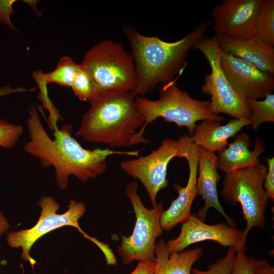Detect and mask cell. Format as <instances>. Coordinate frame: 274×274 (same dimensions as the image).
<instances>
[{
	"mask_svg": "<svg viewBox=\"0 0 274 274\" xmlns=\"http://www.w3.org/2000/svg\"><path fill=\"white\" fill-rule=\"evenodd\" d=\"M27 128L29 140L24 144V150L38 158L42 167L54 168L56 182L62 190L67 187L71 175L85 182L104 173L109 156L123 154L138 156L142 150L120 151L108 148L85 149L72 136V124L54 129V137L52 139L44 128L33 106L28 111Z\"/></svg>",
	"mask_w": 274,
	"mask_h": 274,
	"instance_id": "1",
	"label": "cell"
},
{
	"mask_svg": "<svg viewBox=\"0 0 274 274\" xmlns=\"http://www.w3.org/2000/svg\"><path fill=\"white\" fill-rule=\"evenodd\" d=\"M212 20H207L181 39L167 42L156 37L141 35L134 28L124 26L123 31L131 49L136 74L132 93L144 97L157 85L166 83L182 74L190 50L205 36Z\"/></svg>",
	"mask_w": 274,
	"mask_h": 274,
	"instance_id": "2",
	"label": "cell"
},
{
	"mask_svg": "<svg viewBox=\"0 0 274 274\" xmlns=\"http://www.w3.org/2000/svg\"><path fill=\"white\" fill-rule=\"evenodd\" d=\"M76 135L84 140L110 148H129L148 144L144 136L145 120L129 91L98 92L90 101Z\"/></svg>",
	"mask_w": 274,
	"mask_h": 274,
	"instance_id": "3",
	"label": "cell"
},
{
	"mask_svg": "<svg viewBox=\"0 0 274 274\" xmlns=\"http://www.w3.org/2000/svg\"><path fill=\"white\" fill-rule=\"evenodd\" d=\"M180 75L164 84L157 99L135 96L136 106L145 120L144 130L148 124L162 118L179 127H186L188 136H190L198 121L221 122L225 120L223 117L210 112V100L194 99L179 88L177 81Z\"/></svg>",
	"mask_w": 274,
	"mask_h": 274,
	"instance_id": "4",
	"label": "cell"
},
{
	"mask_svg": "<svg viewBox=\"0 0 274 274\" xmlns=\"http://www.w3.org/2000/svg\"><path fill=\"white\" fill-rule=\"evenodd\" d=\"M267 170V165L259 161L252 167L225 174L224 177L221 196L232 206L241 204L246 222L239 250H246L248 235L252 228L265 226L268 198L263 183Z\"/></svg>",
	"mask_w": 274,
	"mask_h": 274,
	"instance_id": "5",
	"label": "cell"
},
{
	"mask_svg": "<svg viewBox=\"0 0 274 274\" xmlns=\"http://www.w3.org/2000/svg\"><path fill=\"white\" fill-rule=\"evenodd\" d=\"M93 80L97 91H133L135 69L131 54L112 40H103L91 47L80 63Z\"/></svg>",
	"mask_w": 274,
	"mask_h": 274,
	"instance_id": "6",
	"label": "cell"
},
{
	"mask_svg": "<svg viewBox=\"0 0 274 274\" xmlns=\"http://www.w3.org/2000/svg\"><path fill=\"white\" fill-rule=\"evenodd\" d=\"M138 183L133 181L127 184L125 190L136 221L132 234L128 237L121 235L122 241L117 247V252L125 264L134 261L155 262L156 239L163 231L160 224L163 203H157L151 209H147L138 194Z\"/></svg>",
	"mask_w": 274,
	"mask_h": 274,
	"instance_id": "7",
	"label": "cell"
},
{
	"mask_svg": "<svg viewBox=\"0 0 274 274\" xmlns=\"http://www.w3.org/2000/svg\"><path fill=\"white\" fill-rule=\"evenodd\" d=\"M194 47L204 56L210 66L211 72L204 76L201 87L202 92L211 96L210 112L217 115L225 114L236 119H250L251 110L246 99L234 91L223 73L220 63L222 50L216 35L204 37Z\"/></svg>",
	"mask_w": 274,
	"mask_h": 274,
	"instance_id": "8",
	"label": "cell"
},
{
	"mask_svg": "<svg viewBox=\"0 0 274 274\" xmlns=\"http://www.w3.org/2000/svg\"><path fill=\"white\" fill-rule=\"evenodd\" d=\"M38 203L41 208V213L36 225L29 229L10 232L7 236L8 245L13 248H21L22 259L28 261L32 268L36 261L30 255V249L37 240L47 233L65 226H70L77 228L86 239L89 236L81 228L78 222L86 211L83 202L71 200L68 210L61 214L56 213L60 207L52 197L43 196Z\"/></svg>",
	"mask_w": 274,
	"mask_h": 274,
	"instance_id": "9",
	"label": "cell"
},
{
	"mask_svg": "<svg viewBox=\"0 0 274 274\" xmlns=\"http://www.w3.org/2000/svg\"><path fill=\"white\" fill-rule=\"evenodd\" d=\"M183 152L181 136L178 140L165 139L157 149L148 155L123 160L120 167L126 174L142 182L153 207L157 203L158 192L167 186L166 176L169 163L175 157H182Z\"/></svg>",
	"mask_w": 274,
	"mask_h": 274,
	"instance_id": "10",
	"label": "cell"
},
{
	"mask_svg": "<svg viewBox=\"0 0 274 274\" xmlns=\"http://www.w3.org/2000/svg\"><path fill=\"white\" fill-rule=\"evenodd\" d=\"M264 0H223L212 12L216 34L237 38L255 35Z\"/></svg>",
	"mask_w": 274,
	"mask_h": 274,
	"instance_id": "11",
	"label": "cell"
},
{
	"mask_svg": "<svg viewBox=\"0 0 274 274\" xmlns=\"http://www.w3.org/2000/svg\"><path fill=\"white\" fill-rule=\"evenodd\" d=\"M220 63L234 91L245 99H263L274 90V75L222 51Z\"/></svg>",
	"mask_w": 274,
	"mask_h": 274,
	"instance_id": "12",
	"label": "cell"
},
{
	"mask_svg": "<svg viewBox=\"0 0 274 274\" xmlns=\"http://www.w3.org/2000/svg\"><path fill=\"white\" fill-rule=\"evenodd\" d=\"M243 230L231 227L225 222L209 225L195 214L182 224L178 236L166 243L170 253H179L189 246L204 241H213L223 247L240 248Z\"/></svg>",
	"mask_w": 274,
	"mask_h": 274,
	"instance_id": "13",
	"label": "cell"
},
{
	"mask_svg": "<svg viewBox=\"0 0 274 274\" xmlns=\"http://www.w3.org/2000/svg\"><path fill=\"white\" fill-rule=\"evenodd\" d=\"M182 157L187 160L189 170L186 185L174 184V189L178 193V197L172 201L168 208L163 211L160 217L163 230L170 231L178 223L186 221L192 215L191 210L193 201L196 196V180L198 170V157L196 146L187 135H184V150Z\"/></svg>",
	"mask_w": 274,
	"mask_h": 274,
	"instance_id": "14",
	"label": "cell"
},
{
	"mask_svg": "<svg viewBox=\"0 0 274 274\" xmlns=\"http://www.w3.org/2000/svg\"><path fill=\"white\" fill-rule=\"evenodd\" d=\"M196 150L198 173L196 196L200 195L204 200V205L199 210L197 216L204 221L208 209L213 208L224 217L228 225L235 227L236 223L227 215L219 200L217 183L221 177L217 171V155L200 147H196Z\"/></svg>",
	"mask_w": 274,
	"mask_h": 274,
	"instance_id": "15",
	"label": "cell"
},
{
	"mask_svg": "<svg viewBox=\"0 0 274 274\" xmlns=\"http://www.w3.org/2000/svg\"><path fill=\"white\" fill-rule=\"evenodd\" d=\"M215 35L217 44L222 51L274 75V46L255 35L246 38Z\"/></svg>",
	"mask_w": 274,
	"mask_h": 274,
	"instance_id": "16",
	"label": "cell"
},
{
	"mask_svg": "<svg viewBox=\"0 0 274 274\" xmlns=\"http://www.w3.org/2000/svg\"><path fill=\"white\" fill-rule=\"evenodd\" d=\"M251 139L249 134L240 131L232 142L218 153L217 167L225 174L254 166L260 160L259 156L266 149L263 141L256 138L253 150H249Z\"/></svg>",
	"mask_w": 274,
	"mask_h": 274,
	"instance_id": "17",
	"label": "cell"
},
{
	"mask_svg": "<svg viewBox=\"0 0 274 274\" xmlns=\"http://www.w3.org/2000/svg\"><path fill=\"white\" fill-rule=\"evenodd\" d=\"M250 119H230L226 124L211 120H203L196 124L190 136L196 147L218 153L228 145L229 139L234 136L244 126L251 125Z\"/></svg>",
	"mask_w": 274,
	"mask_h": 274,
	"instance_id": "18",
	"label": "cell"
},
{
	"mask_svg": "<svg viewBox=\"0 0 274 274\" xmlns=\"http://www.w3.org/2000/svg\"><path fill=\"white\" fill-rule=\"evenodd\" d=\"M203 254V249L200 247L170 253L166 243L160 239L155 244L153 274H191L192 266Z\"/></svg>",
	"mask_w": 274,
	"mask_h": 274,
	"instance_id": "19",
	"label": "cell"
},
{
	"mask_svg": "<svg viewBox=\"0 0 274 274\" xmlns=\"http://www.w3.org/2000/svg\"><path fill=\"white\" fill-rule=\"evenodd\" d=\"M80 65L68 56L62 57L54 70L42 74L41 82L43 85L46 86L49 83H55L62 86L71 87Z\"/></svg>",
	"mask_w": 274,
	"mask_h": 274,
	"instance_id": "20",
	"label": "cell"
},
{
	"mask_svg": "<svg viewBox=\"0 0 274 274\" xmlns=\"http://www.w3.org/2000/svg\"><path fill=\"white\" fill-rule=\"evenodd\" d=\"M251 110V125L257 130L264 122H274V94L267 95L263 99H247Z\"/></svg>",
	"mask_w": 274,
	"mask_h": 274,
	"instance_id": "21",
	"label": "cell"
},
{
	"mask_svg": "<svg viewBox=\"0 0 274 274\" xmlns=\"http://www.w3.org/2000/svg\"><path fill=\"white\" fill-rule=\"evenodd\" d=\"M255 35L274 46V1L264 0Z\"/></svg>",
	"mask_w": 274,
	"mask_h": 274,
	"instance_id": "22",
	"label": "cell"
},
{
	"mask_svg": "<svg viewBox=\"0 0 274 274\" xmlns=\"http://www.w3.org/2000/svg\"><path fill=\"white\" fill-rule=\"evenodd\" d=\"M80 65L71 88L79 100L89 102L96 95L98 91L88 73Z\"/></svg>",
	"mask_w": 274,
	"mask_h": 274,
	"instance_id": "23",
	"label": "cell"
},
{
	"mask_svg": "<svg viewBox=\"0 0 274 274\" xmlns=\"http://www.w3.org/2000/svg\"><path fill=\"white\" fill-rule=\"evenodd\" d=\"M23 130L21 125L10 123L0 117V147L8 149L14 147Z\"/></svg>",
	"mask_w": 274,
	"mask_h": 274,
	"instance_id": "24",
	"label": "cell"
},
{
	"mask_svg": "<svg viewBox=\"0 0 274 274\" xmlns=\"http://www.w3.org/2000/svg\"><path fill=\"white\" fill-rule=\"evenodd\" d=\"M235 254V248L233 247H229L225 256L209 265L207 270H201L192 268L191 273L192 274H230Z\"/></svg>",
	"mask_w": 274,
	"mask_h": 274,
	"instance_id": "25",
	"label": "cell"
},
{
	"mask_svg": "<svg viewBox=\"0 0 274 274\" xmlns=\"http://www.w3.org/2000/svg\"><path fill=\"white\" fill-rule=\"evenodd\" d=\"M246 250L235 251L230 274H253L258 260L248 256Z\"/></svg>",
	"mask_w": 274,
	"mask_h": 274,
	"instance_id": "26",
	"label": "cell"
},
{
	"mask_svg": "<svg viewBox=\"0 0 274 274\" xmlns=\"http://www.w3.org/2000/svg\"><path fill=\"white\" fill-rule=\"evenodd\" d=\"M267 170L266 173L263 187L268 199L274 200V157L266 158Z\"/></svg>",
	"mask_w": 274,
	"mask_h": 274,
	"instance_id": "27",
	"label": "cell"
},
{
	"mask_svg": "<svg viewBox=\"0 0 274 274\" xmlns=\"http://www.w3.org/2000/svg\"><path fill=\"white\" fill-rule=\"evenodd\" d=\"M15 0H0V23H4L11 29L16 30L12 24L10 17L14 14L13 5Z\"/></svg>",
	"mask_w": 274,
	"mask_h": 274,
	"instance_id": "28",
	"label": "cell"
},
{
	"mask_svg": "<svg viewBox=\"0 0 274 274\" xmlns=\"http://www.w3.org/2000/svg\"><path fill=\"white\" fill-rule=\"evenodd\" d=\"M155 268V262L139 261L129 274H153Z\"/></svg>",
	"mask_w": 274,
	"mask_h": 274,
	"instance_id": "29",
	"label": "cell"
},
{
	"mask_svg": "<svg viewBox=\"0 0 274 274\" xmlns=\"http://www.w3.org/2000/svg\"><path fill=\"white\" fill-rule=\"evenodd\" d=\"M253 274H274V267L266 259H259Z\"/></svg>",
	"mask_w": 274,
	"mask_h": 274,
	"instance_id": "30",
	"label": "cell"
},
{
	"mask_svg": "<svg viewBox=\"0 0 274 274\" xmlns=\"http://www.w3.org/2000/svg\"><path fill=\"white\" fill-rule=\"evenodd\" d=\"M28 90L23 87L13 88L10 86H5L0 87V97L13 93L26 92Z\"/></svg>",
	"mask_w": 274,
	"mask_h": 274,
	"instance_id": "31",
	"label": "cell"
},
{
	"mask_svg": "<svg viewBox=\"0 0 274 274\" xmlns=\"http://www.w3.org/2000/svg\"><path fill=\"white\" fill-rule=\"evenodd\" d=\"M9 222L0 211V236L10 228Z\"/></svg>",
	"mask_w": 274,
	"mask_h": 274,
	"instance_id": "32",
	"label": "cell"
}]
</instances>
